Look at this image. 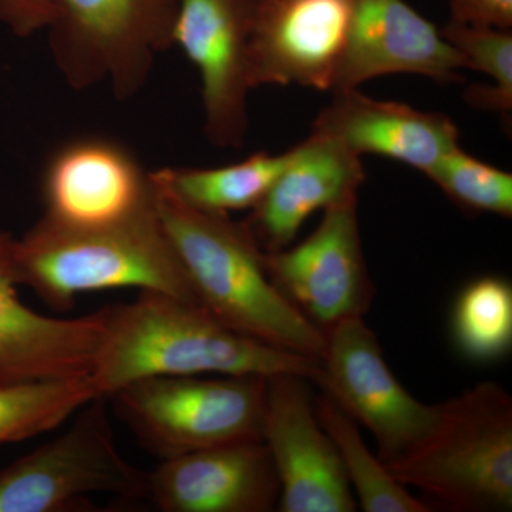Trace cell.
Listing matches in <instances>:
<instances>
[{"mask_svg": "<svg viewBox=\"0 0 512 512\" xmlns=\"http://www.w3.org/2000/svg\"><path fill=\"white\" fill-rule=\"evenodd\" d=\"M107 325L92 373L100 397L157 376L299 375L315 383L320 363L228 328L200 303L140 291L106 308Z\"/></svg>", "mask_w": 512, "mask_h": 512, "instance_id": "6da1fadb", "label": "cell"}, {"mask_svg": "<svg viewBox=\"0 0 512 512\" xmlns=\"http://www.w3.org/2000/svg\"><path fill=\"white\" fill-rule=\"evenodd\" d=\"M151 184L158 215L197 302L241 335L320 363L325 335L272 284L264 251L242 222L194 210L153 177Z\"/></svg>", "mask_w": 512, "mask_h": 512, "instance_id": "7a4b0ae2", "label": "cell"}, {"mask_svg": "<svg viewBox=\"0 0 512 512\" xmlns=\"http://www.w3.org/2000/svg\"><path fill=\"white\" fill-rule=\"evenodd\" d=\"M10 261L18 285L59 312L72 309L82 293L116 288L197 302L154 194L147 210L106 227H64L42 217L22 238H12Z\"/></svg>", "mask_w": 512, "mask_h": 512, "instance_id": "3957f363", "label": "cell"}, {"mask_svg": "<svg viewBox=\"0 0 512 512\" xmlns=\"http://www.w3.org/2000/svg\"><path fill=\"white\" fill-rule=\"evenodd\" d=\"M386 467L404 487H416L427 497L431 508L510 512V393L501 384L484 382L440 403L429 436Z\"/></svg>", "mask_w": 512, "mask_h": 512, "instance_id": "277c9868", "label": "cell"}, {"mask_svg": "<svg viewBox=\"0 0 512 512\" xmlns=\"http://www.w3.org/2000/svg\"><path fill=\"white\" fill-rule=\"evenodd\" d=\"M266 379L261 376H157L107 399L141 446L161 460L241 441L262 440Z\"/></svg>", "mask_w": 512, "mask_h": 512, "instance_id": "5b68a950", "label": "cell"}, {"mask_svg": "<svg viewBox=\"0 0 512 512\" xmlns=\"http://www.w3.org/2000/svg\"><path fill=\"white\" fill-rule=\"evenodd\" d=\"M53 60L72 89L109 84L117 100L140 93L173 47L178 0H55Z\"/></svg>", "mask_w": 512, "mask_h": 512, "instance_id": "8992f818", "label": "cell"}, {"mask_svg": "<svg viewBox=\"0 0 512 512\" xmlns=\"http://www.w3.org/2000/svg\"><path fill=\"white\" fill-rule=\"evenodd\" d=\"M104 400L87 403L63 434L0 471V512H60L90 495L146 493V474L116 446Z\"/></svg>", "mask_w": 512, "mask_h": 512, "instance_id": "52a82bcc", "label": "cell"}, {"mask_svg": "<svg viewBox=\"0 0 512 512\" xmlns=\"http://www.w3.org/2000/svg\"><path fill=\"white\" fill-rule=\"evenodd\" d=\"M316 386L375 437L384 464L406 456L429 436L439 404L421 403L396 379L365 316L325 332Z\"/></svg>", "mask_w": 512, "mask_h": 512, "instance_id": "ba28073f", "label": "cell"}, {"mask_svg": "<svg viewBox=\"0 0 512 512\" xmlns=\"http://www.w3.org/2000/svg\"><path fill=\"white\" fill-rule=\"evenodd\" d=\"M357 205L359 192H353L326 208L301 244L264 252L272 284L323 335L343 320L365 316L375 296Z\"/></svg>", "mask_w": 512, "mask_h": 512, "instance_id": "9c48e42d", "label": "cell"}, {"mask_svg": "<svg viewBox=\"0 0 512 512\" xmlns=\"http://www.w3.org/2000/svg\"><path fill=\"white\" fill-rule=\"evenodd\" d=\"M261 0H178L173 46L200 73L204 133L221 148L244 146L251 92L249 47Z\"/></svg>", "mask_w": 512, "mask_h": 512, "instance_id": "30bf717a", "label": "cell"}, {"mask_svg": "<svg viewBox=\"0 0 512 512\" xmlns=\"http://www.w3.org/2000/svg\"><path fill=\"white\" fill-rule=\"evenodd\" d=\"M311 380L266 379L262 441L281 485V512H353L357 503L338 450L320 426Z\"/></svg>", "mask_w": 512, "mask_h": 512, "instance_id": "8fae6325", "label": "cell"}, {"mask_svg": "<svg viewBox=\"0 0 512 512\" xmlns=\"http://www.w3.org/2000/svg\"><path fill=\"white\" fill-rule=\"evenodd\" d=\"M356 0H261L249 73L252 89L301 86L332 92Z\"/></svg>", "mask_w": 512, "mask_h": 512, "instance_id": "7c38bea8", "label": "cell"}, {"mask_svg": "<svg viewBox=\"0 0 512 512\" xmlns=\"http://www.w3.org/2000/svg\"><path fill=\"white\" fill-rule=\"evenodd\" d=\"M47 220L73 228L106 227L153 204V184L126 147L103 137L63 144L42 180Z\"/></svg>", "mask_w": 512, "mask_h": 512, "instance_id": "4fadbf2b", "label": "cell"}, {"mask_svg": "<svg viewBox=\"0 0 512 512\" xmlns=\"http://www.w3.org/2000/svg\"><path fill=\"white\" fill-rule=\"evenodd\" d=\"M463 57L436 25L404 0H356L332 93L359 89L389 74H417L439 84L463 80Z\"/></svg>", "mask_w": 512, "mask_h": 512, "instance_id": "5bb4252c", "label": "cell"}, {"mask_svg": "<svg viewBox=\"0 0 512 512\" xmlns=\"http://www.w3.org/2000/svg\"><path fill=\"white\" fill-rule=\"evenodd\" d=\"M164 512H269L281 485L264 441L202 448L161 460L146 493Z\"/></svg>", "mask_w": 512, "mask_h": 512, "instance_id": "9a60e30c", "label": "cell"}, {"mask_svg": "<svg viewBox=\"0 0 512 512\" xmlns=\"http://www.w3.org/2000/svg\"><path fill=\"white\" fill-rule=\"evenodd\" d=\"M9 234L0 232V384L92 376L106 308L63 319L28 308L16 291Z\"/></svg>", "mask_w": 512, "mask_h": 512, "instance_id": "2e32d148", "label": "cell"}, {"mask_svg": "<svg viewBox=\"0 0 512 512\" xmlns=\"http://www.w3.org/2000/svg\"><path fill=\"white\" fill-rule=\"evenodd\" d=\"M363 181L359 156L333 138L311 131L292 147L291 161L242 225L262 251H281L292 244L313 212L359 192Z\"/></svg>", "mask_w": 512, "mask_h": 512, "instance_id": "e0dca14e", "label": "cell"}, {"mask_svg": "<svg viewBox=\"0 0 512 512\" xmlns=\"http://www.w3.org/2000/svg\"><path fill=\"white\" fill-rule=\"evenodd\" d=\"M333 94L312 131L333 138L356 156L392 158L426 175L444 154L460 147V131L446 114L372 99L359 89Z\"/></svg>", "mask_w": 512, "mask_h": 512, "instance_id": "ac0fdd59", "label": "cell"}, {"mask_svg": "<svg viewBox=\"0 0 512 512\" xmlns=\"http://www.w3.org/2000/svg\"><path fill=\"white\" fill-rule=\"evenodd\" d=\"M292 158L259 151L239 163L217 168H160L151 177L175 200L207 214L251 211Z\"/></svg>", "mask_w": 512, "mask_h": 512, "instance_id": "d6986e66", "label": "cell"}, {"mask_svg": "<svg viewBox=\"0 0 512 512\" xmlns=\"http://www.w3.org/2000/svg\"><path fill=\"white\" fill-rule=\"evenodd\" d=\"M320 426L335 444L357 507L366 512H431L426 501L414 497L367 448L359 424L325 393L315 399Z\"/></svg>", "mask_w": 512, "mask_h": 512, "instance_id": "ffe728a7", "label": "cell"}, {"mask_svg": "<svg viewBox=\"0 0 512 512\" xmlns=\"http://www.w3.org/2000/svg\"><path fill=\"white\" fill-rule=\"evenodd\" d=\"M451 338L473 363H494L512 348V286L500 276H481L458 293L451 313Z\"/></svg>", "mask_w": 512, "mask_h": 512, "instance_id": "44dd1931", "label": "cell"}, {"mask_svg": "<svg viewBox=\"0 0 512 512\" xmlns=\"http://www.w3.org/2000/svg\"><path fill=\"white\" fill-rule=\"evenodd\" d=\"M97 397L92 376L0 384V446L56 429Z\"/></svg>", "mask_w": 512, "mask_h": 512, "instance_id": "7402d4cb", "label": "cell"}, {"mask_svg": "<svg viewBox=\"0 0 512 512\" xmlns=\"http://www.w3.org/2000/svg\"><path fill=\"white\" fill-rule=\"evenodd\" d=\"M448 43L463 57L466 70L485 74L494 84L471 86L466 100L471 107L498 111L512 110V33L511 29L485 23L448 20L441 29Z\"/></svg>", "mask_w": 512, "mask_h": 512, "instance_id": "603a6c76", "label": "cell"}, {"mask_svg": "<svg viewBox=\"0 0 512 512\" xmlns=\"http://www.w3.org/2000/svg\"><path fill=\"white\" fill-rule=\"evenodd\" d=\"M426 175L466 210L512 217L511 173L470 156L461 147L444 154Z\"/></svg>", "mask_w": 512, "mask_h": 512, "instance_id": "cb8c5ba5", "label": "cell"}, {"mask_svg": "<svg viewBox=\"0 0 512 512\" xmlns=\"http://www.w3.org/2000/svg\"><path fill=\"white\" fill-rule=\"evenodd\" d=\"M55 16V0H0V22L22 39L47 30Z\"/></svg>", "mask_w": 512, "mask_h": 512, "instance_id": "d4e9b609", "label": "cell"}, {"mask_svg": "<svg viewBox=\"0 0 512 512\" xmlns=\"http://www.w3.org/2000/svg\"><path fill=\"white\" fill-rule=\"evenodd\" d=\"M450 19L511 29L512 0H450Z\"/></svg>", "mask_w": 512, "mask_h": 512, "instance_id": "484cf974", "label": "cell"}]
</instances>
